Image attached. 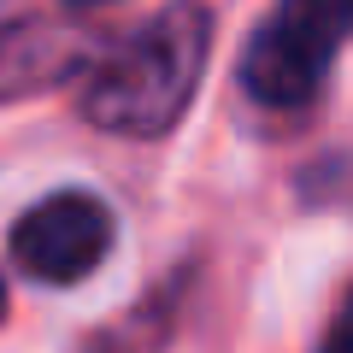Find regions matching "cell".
<instances>
[{
  "label": "cell",
  "instance_id": "1",
  "mask_svg": "<svg viewBox=\"0 0 353 353\" xmlns=\"http://www.w3.org/2000/svg\"><path fill=\"white\" fill-rule=\"evenodd\" d=\"M206 41H212V18L194 0H176L159 18H148L101 65H88V124L112 130V136H165L201 83Z\"/></svg>",
  "mask_w": 353,
  "mask_h": 353
},
{
  "label": "cell",
  "instance_id": "2",
  "mask_svg": "<svg viewBox=\"0 0 353 353\" xmlns=\"http://www.w3.org/2000/svg\"><path fill=\"white\" fill-rule=\"evenodd\" d=\"M353 0H277V12L241 53V88L265 106H306L347 36Z\"/></svg>",
  "mask_w": 353,
  "mask_h": 353
},
{
  "label": "cell",
  "instance_id": "3",
  "mask_svg": "<svg viewBox=\"0 0 353 353\" xmlns=\"http://www.w3.org/2000/svg\"><path fill=\"white\" fill-rule=\"evenodd\" d=\"M112 253V212L94 194H48L12 224V259L36 283H83Z\"/></svg>",
  "mask_w": 353,
  "mask_h": 353
},
{
  "label": "cell",
  "instance_id": "4",
  "mask_svg": "<svg viewBox=\"0 0 353 353\" xmlns=\"http://www.w3.org/2000/svg\"><path fill=\"white\" fill-rule=\"evenodd\" d=\"M88 53L77 30L53 24H6L0 30V94H36L59 77L83 71Z\"/></svg>",
  "mask_w": 353,
  "mask_h": 353
},
{
  "label": "cell",
  "instance_id": "5",
  "mask_svg": "<svg viewBox=\"0 0 353 353\" xmlns=\"http://www.w3.org/2000/svg\"><path fill=\"white\" fill-rule=\"evenodd\" d=\"M77 12H94V6H118V0H71Z\"/></svg>",
  "mask_w": 353,
  "mask_h": 353
},
{
  "label": "cell",
  "instance_id": "6",
  "mask_svg": "<svg viewBox=\"0 0 353 353\" xmlns=\"http://www.w3.org/2000/svg\"><path fill=\"white\" fill-rule=\"evenodd\" d=\"M324 353H341V330H330V341H324Z\"/></svg>",
  "mask_w": 353,
  "mask_h": 353
},
{
  "label": "cell",
  "instance_id": "7",
  "mask_svg": "<svg viewBox=\"0 0 353 353\" xmlns=\"http://www.w3.org/2000/svg\"><path fill=\"white\" fill-rule=\"evenodd\" d=\"M0 312H6V283H0Z\"/></svg>",
  "mask_w": 353,
  "mask_h": 353
}]
</instances>
